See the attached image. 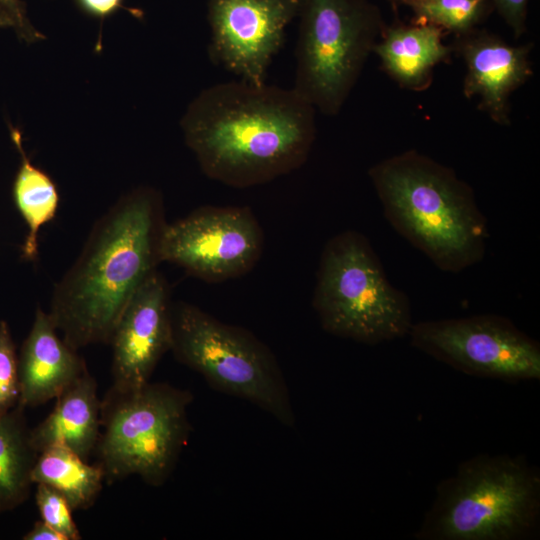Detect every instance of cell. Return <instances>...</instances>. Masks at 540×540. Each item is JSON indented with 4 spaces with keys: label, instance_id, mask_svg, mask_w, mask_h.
<instances>
[{
    "label": "cell",
    "instance_id": "cell-13",
    "mask_svg": "<svg viewBox=\"0 0 540 540\" xmlns=\"http://www.w3.org/2000/svg\"><path fill=\"white\" fill-rule=\"evenodd\" d=\"M451 47L466 68L463 95L467 99L476 97L477 109L495 124L510 126V97L533 75L530 55L534 44L513 45L497 34L476 28L454 37Z\"/></svg>",
    "mask_w": 540,
    "mask_h": 540
},
{
    "label": "cell",
    "instance_id": "cell-21",
    "mask_svg": "<svg viewBox=\"0 0 540 540\" xmlns=\"http://www.w3.org/2000/svg\"><path fill=\"white\" fill-rule=\"evenodd\" d=\"M35 501L41 520L61 533L66 540L82 538L72 517L73 509L61 493L45 484H36Z\"/></svg>",
    "mask_w": 540,
    "mask_h": 540
},
{
    "label": "cell",
    "instance_id": "cell-9",
    "mask_svg": "<svg viewBox=\"0 0 540 540\" xmlns=\"http://www.w3.org/2000/svg\"><path fill=\"white\" fill-rule=\"evenodd\" d=\"M410 344L471 376L508 382L540 379V345L496 314L413 323Z\"/></svg>",
    "mask_w": 540,
    "mask_h": 540
},
{
    "label": "cell",
    "instance_id": "cell-2",
    "mask_svg": "<svg viewBox=\"0 0 540 540\" xmlns=\"http://www.w3.org/2000/svg\"><path fill=\"white\" fill-rule=\"evenodd\" d=\"M165 224L162 197L147 186L120 197L94 224L48 312L71 348L110 343L129 300L161 262Z\"/></svg>",
    "mask_w": 540,
    "mask_h": 540
},
{
    "label": "cell",
    "instance_id": "cell-5",
    "mask_svg": "<svg viewBox=\"0 0 540 540\" xmlns=\"http://www.w3.org/2000/svg\"><path fill=\"white\" fill-rule=\"evenodd\" d=\"M313 308L326 332L367 345L403 338L413 324L408 296L389 282L369 240L354 230L324 246Z\"/></svg>",
    "mask_w": 540,
    "mask_h": 540
},
{
    "label": "cell",
    "instance_id": "cell-18",
    "mask_svg": "<svg viewBox=\"0 0 540 540\" xmlns=\"http://www.w3.org/2000/svg\"><path fill=\"white\" fill-rule=\"evenodd\" d=\"M19 405L0 414V514L23 504L30 495L31 471L38 453Z\"/></svg>",
    "mask_w": 540,
    "mask_h": 540
},
{
    "label": "cell",
    "instance_id": "cell-24",
    "mask_svg": "<svg viewBox=\"0 0 540 540\" xmlns=\"http://www.w3.org/2000/svg\"><path fill=\"white\" fill-rule=\"evenodd\" d=\"M495 9L507 24L513 36L520 38L527 29L529 0H491Z\"/></svg>",
    "mask_w": 540,
    "mask_h": 540
},
{
    "label": "cell",
    "instance_id": "cell-23",
    "mask_svg": "<svg viewBox=\"0 0 540 540\" xmlns=\"http://www.w3.org/2000/svg\"><path fill=\"white\" fill-rule=\"evenodd\" d=\"M0 20L26 44L45 38L32 24L23 0H0Z\"/></svg>",
    "mask_w": 540,
    "mask_h": 540
},
{
    "label": "cell",
    "instance_id": "cell-11",
    "mask_svg": "<svg viewBox=\"0 0 540 540\" xmlns=\"http://www.w3.org/2000/svg\"><path fill=\"white\" fill-rule=\"evenodd\" d=\"M213 63L240 80L265 84L267 70L298 16L300 0H206Z\"/></svg>",
    "mask_w": 540,
    "mask_h": 540
},
{
    "label": "cell",
    "instance_id": "cell-16",
    "mask_svg": "<svg viewBox=\"0 0 540 540\" xmlns=\"http://www.w3.org/2000/svg\"><path fill=\"white\" fill-rule=\"evenodd\" d=\"M55 400L51 413L30 429L33 449L39 454L51 447H64L88 460L101 428V400L95 378L85 370Z\"/></svg>",
    "mask_w": 540,
    "mask_h": 540
},
{
    "label": "cell",
    "instance_id": "cell-22",
    "mask_svg": "<svg viewBox=\"0 0 540 540\" xmlns=\"http://www.w3.org/2000/svg\"><path fill=\"white\" fill-rule=\"evenodd\" d=\"M19 400L18 356L9 324L0 320V414Z\"/></svg>",
    "mask_w": 540,
    "mask_h": 540
},
{
    "label": "cell",
    "instance_id": "cell-20",
    "mask_svg": "<svg viewBox=\"0 0 540 540\" xmlns=\"http://www.w3.org/2000/svg\"><path fill=\"white\" fill-rule=\"evenodd\" d=\"M408 7L412 22L431 24L454 37L476 28L494 10L491 0H389Z\"/></svg>",
    "mask_w": 540,
    "mask_h": 540
},
{
    "label": "cell",
    "instance_id": "cell-19",
    "mask_svg": "<svg viewBox=\"0 0 540 540\" xmlns=\"http://www.w3.org/2000/svg\"><path fill=\"white\" fill-rule=\"evenodd\" d=\"M31 481L57 490L74 511L94 504L105 482V474L97 463L91 465L73 451L51 447L38 454Z\"/></svg>",
    "mask_w": 540,
    "mask_h": 540
},
{
    "label": "cell",
    "instance_id": "cell-27",
    "mask_svg": "<svg viewBox=\"0 0 540 540\" xmlns=\"http://www.w3.org/2000/svg\"><path fill=\"white\" fill-rule=\"evenodd\" d=\"M0 28H7L6 25L0 20Z\"/></svg>",
    "mask_w": 540,
    "mask_h": 540
},
{
    "label": "cell",
    "instance_id": "cell-12",
    "mask_svg": "<svg viewBox=\"0 0 540 540\" xmlns=\"http://www.w3.org/2000/svg\"><path fill=\"white\" fill-rule=\"evenodd\" d=\"M171 308L168 283L156 269L136 290L114 328L109 343L112 389L133 390L150 382L171 349Z\"/></svg>",
    "mask_w": 540,
    "mask_h": 540
},
{
    "label": "cell",
    "instance_id": "cell-26",
    "mask_svg": "<svg viewBox=\"0 0 540 540\" xmlns=\"http://www.w3.org/2000/svg\"><path fill=\"white\" fill-rule=\"evenodd\" d=\"M23 540H66L65 537L43 520L36 521L22 537Z\"/></svg>",
    "mask_w": 540,
    "mask_h": 540
},
{
    "label": "cell",
    "instance_id": "cell-4",
    "mask_svg": "<svg viewBox=\"0 0 540 540\" xmlns=\"http://www.w3.org/2000/svg\"><path fill=\"white\" fill-rule=\"evenodd\" d=\"M540 471L521 455L478 454L442 480L417 540H522L539 530Z\"/></svg>",
    "mask_w": 540,
    "mask_h": 540
},
{
    "label": "cell",
    "instance_id": "cell-7",
    "mask_svg": "<svg viewBox=\"0 0 540 540\" xmlns=\"http://www.w3.org/2000/svg\"><path fill=\"white\" fill-rule=\"evenodd\" d=\"M188 390L148 382L140 388L110 389L101 400L95 448L105 482L138 476L159 487L171 475L188 440Z\"/></svg>",
    "mask_w": 540,
    "mask_h": 540
},
{
    "label": "cell",
    "instance_id": "cell-6",
    "mask_svg": "<svg viewBox=\"0 0 540 540\" xmlns=\"http://www.w3.org/2000/svg\"><path fill=\"white\" fill-rule=\"evenodd\" d=\"M171 325L170 351L180 363L212 388L249 401L286 427L295 426L282 370L270 348L253 333L183 301L172 303Z\"/></svg>",
    "mask_w": 540,
    "mask_h": 540
},
{
    "label": "cell",
    "instance_id": "cell-15",
    "mask_svg": "<svg viewBox=\"0 0 540 540\" xmlns=\"http://www.w3.org/2000/svg\"><path fill=\"white\" fill-rule=\"evenodd\" d=\"M445 35L431 24H386L373 53L380 69L399 87L424 92L433 83L435 67L451 61L453 49L444 43Z\"/></svg>",
    "mask_w": 540,
    "mask_h": 540
},
{
    "label": "cell",
    "instance_id": "cell-10",
    "mask_svg": "<svg viewBox=\"0 0 540 540\" xmlns=\"http://www.w3.org/2000/svg\"><path fill=\"white\" fill-rule=\"evenodd\" d=\"M263 231L249 207L203 206L161 233V262H169L206 282L240 277L256 265Z\"/></svg>",
    "mask_w": 540,
    "mask_h": 540
},
{
    "label": "cell",
    "instance_id": "cell-3",
    "mask_svg": "<svg viewBox=\"0 0 540 540\" xmlns=\"http://www.w3.org/2000/svg\"><path fill=\"white\" fill-rule=\"evenodd\" d=\"M368 176L391 226L440 270L458 273L483 259L487 219L454 169L410 149L374 164Z\"/></svg>",
    "mask_w": 540,
    "mask_h": 540
},
{
    "label": "cell",
    "instance_id": "cell-17",
    "mask_svg": "<svg viewBox=\"0 0 540 540\" xmlns=\"http://www.w3.org/2000/svg\"><path fill=\"white\" fill-rule=\"evenodd\" d=\"M11 140L20 155V165L13 182V199L27 226L22 257L34 261L38 255L41 228L56 215L59 193L47 173L32 164L23 147L21 132L9 126Z\"/></svg>",
    "mask_w": 540,
    "mask_h": 540
},
{
    "label": "cell",
    "instance_id": "cell-8",
    "mask_svg": "<svg viewBox=\"0 0 540 540\" xmlns=\"http://www.w3.org/2000/svg\"><path fill=\"white\" fill-rule=\"evenodd\" d=\"M292 89L337 116L386 26L370 0H300Z\"/></svg>",
    "mask_w": 540,
    "mask_h": 540
},
{
    "label": "cell",
    "instance_id": "cell-25",
    "mask_svg": "<svg viewBox=\"0 0 540 540\" xmlns=\"http://www.w3.org/2000/svg\"><path fill=\"white\" fill-rule=\"evenodd\" d=\"M86 14L104 19L123 8V0H75Z\"/></svg>",
    "mask_w": 540,
    "mask_h": 540
},
{
    "label": "cell",
    "instance_id": "cell-1",
    "mask_svg": "<svg viewBox=\"0 0 540 540\" xmlns=\"http://www.w3.org/2000/svg\"><path fill=\"white\" fill-rule=\"evenodd\" d=\"M315 112L292 88L239 79L201 91L180 125L207 177L247 188L307 161L316 138Z\"/></svg>",
    "mask_w": 540,
    "mask_h": 540
},
{
    "label": "cell",
    "instance_id": "cell-14",
    "mask_svg": "<svg viewBox=\"0 0 540 540\" xmlns=\"http://www.w3.org/2000/svg\"><path fill=\"white\" fill-rule=\"evenodd\" d=\"M85 370V361L58 331L48 312L38 307L18 356L19 400L23 409L55 399Z\"/></svg>",
    "mask_w": 540,
    "mask_h": 540
}]
</instances>
